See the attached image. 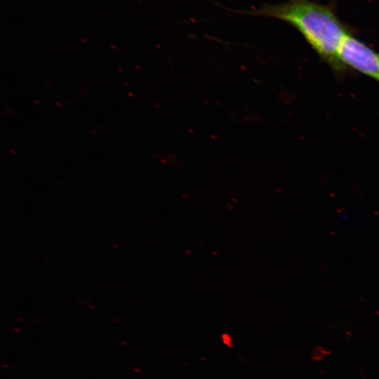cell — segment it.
I'll use <instances>...</instances> for the list:
<instances>
[{
    "instance_id": "6da1fadb",
    "label": "cell",
    "mask_w": 379,
    "mask_h": 379,
    "mask_svg": "<svg viewBox=\"0 0 379 379\" xmlns=\"http://www.w3.org/2000/svg\"><path fill=\"white\" fill-rule=\"evenodd\" d=\"M235 12L274 18L291 24L322 58L333 67H342L338 52L349 32L331 5L309 0H288L279 4H263L258 9L253 11Z\"/></svg>"
},
{
    "instance_id": "7a4b0ae2",
    "label": "cell",
    "mask_w": 379,
    "mask_h": 379,
    "mask_svg": "<svg viewBox=\"0 0 379 379\" xmlns=\"http://www.w3.org/2000/svg\"><path fill=\"white\" fill-rule=\"evenodd\" d=\"M341 65L371 77L379 83V54L348 33L338 52Z\"/></svg>"
}]
</instances>
